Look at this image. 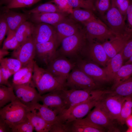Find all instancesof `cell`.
<instances>
[{"mask_svg":"<svg viewBox=\"0 0 132 132\" xmlns=\"http://www.w3.org/2000/svg\"><path fill=\"white\" fill-rule=\"evenodd\" d=\"M112 0H96L94 6L96 11L101 17L110 7Z\"/></svg>","mask_w":132,"mask_h":132,"instance_id":"60d3db41","label":"cell"},{"mask_svg":"<svg viewBox=\"0 0 132 132\" xmlns=\"http://www.w3.org/2000/svg\"><path fill=\"white\" fill-rule=\"evenodd\" d=\"M129 5L127 11L125 28L124 34L132 38V0H129Z\"/></svg>","mask_w":132,"mask_h":132,"instance_id":"ab89813d","label":"cell"},{"mask_svg":"<svg viewBox=\"0 0 132 132\" xmlns=\"http://www.w3.org/2000/svg\"><path fill=\"white\" fill-rule=\"evenodd\" d=\"M88 42L84 30L81 29L74 34L63 40L60 47L57 50V55L75 62L81 58Z\"/></svg>","mask_w":132,"mask_h":132,"instance_id":"7a4b0ae2","label":"cell"},{"mask_svg":"<svg viewBox=\"0 0 132 132\" xmlns=\"http://www.w3.org/2000/svg\"><path fill=\"white\" fill-rule=\"evenodd\" d=\"M132 114V98L124 97L119 116L117 120L121 125L125 123L126 119Z\"/></svg>","mask_w":132,"mask_h":132,"instance_id":"e575fe53","label":"cell"},{"mask_svg":"<svg viewBox=\"0 0 132 132\" xmlns=\"http://www.w3.org/2000/svg\"><path fill=\"white\" fill-rule=\"evenodd\" d=\"M9 53L8 50L0 49V60L4 58V57Z\"/></svg>","mask_w":132,"mask_h":132,"instance_id":"681fc988","label":"cell"},{"mask_svg":"<svg viewBox=\"0 0 132 132\" xmlns=\"http://www.w3.org/2000/svg\"><path fill=\"white\" fill-rule=\"evenodd\" d=\"M34 60L23 66L13 75L11 85L33 83L32 77Z\"/></svg>","mask_w":132,"mask_h":132,"instance_id":"cb8c5ba5","label":"cell"},{"mask_svg":"<svg viewBox=\"0 0 132 132\" xmlns=\"http://www.w3.org/2000/svg\"><path fill=\"white\" fill-rule=\"evenodd\" d=\"M32 80L34 86L41 95L66 88V82L54 76L45 69L40 67L35 61Z\"/></svg>","mask_w":132,"mask_h":132,"instance_id":"6da1fadb","label":"cell"},{"mask_svg":"<svg viewBox=\"0 0 132 132\" xmlns=\"http://www.w3.org/2000/svg\"><path fill=\"white\" fill-rule=\"evenodd\" d=\"M98 103L89 113L86 117L97 126L102 128H110L112 126V120L101 109Z\"/></svg>","mask_w":132,"mask_h":132,"instance_id":"d4e9b609","label":"cell"},{"mask_svg":"<svg viewBox=\"0 0 132 132\" xmlns=\"http://www.w3.org/2000/svg\"><path fill=\"white\" fill-rule=\"evenodd\" d=\"M34 130L32 124L27 119L13 126L11 128V132H32Z\"/></svg>","mask_w":132,"mask_h":132,"instance_id":"f35d334b","label":"cell"},{"mask_svg":"<svg viewBox=\"0 0 132 132\" xmlns=\"http://www.w3.org/2000/svg\"><path fill=\"white\" fill-rule=\"evenodd\" d=\"M9 30V27L7 22L1 14L0 17V44H2L6 35Z\"/></svg>","mask_w":132,"mask_h":132,"instance_id":"7bdbcfd3","label":"cell"},{"mask_svg":"<svg viewBox=\"0 0 132 132\" xmlns=\"http://www.w3.org/2000/svg\"><path fill=\"white\" fill-rule=\"evenodd\" d=\"M24 12L30 14L42 13H66L61 11L56 5L51 1L41 4L32 9L24 11Z\"/></svg>","mask_w":132,"mask_h":132,"instance_id":"d6a6232c","label":"cell"},{"mask_svg":"<svg viewBox=\"0 0 132 132\" xmlns=\"http://www.w3.org/2000/svg\"><path fill=\"white\" fill-rule=\"evenodd\" d=\"M132 63V55L125 62L124 64H126Z\"/></svg>","mask_w":132,"mask_h":132,"instance_id":"816d5d0a","label":"cell"},{"mask_svg":"<svg viewBox=\"0 0 132 132\" xmlns=\"http://www.w3.org/2000/svg\"><path fill=\"white\" fill-rule=\"evenodd\" d=\"M51 0L63 11L67 13L72 12V9L69 5L67 0Z\"/></svg>","mask_w":132,"mask_h":132,"instance_id":"ee69618b","label":"cell"},{"mask_svg":"<svg viewBox=\"0 0 132 132\" xmlns=\"http://www.w3.org/2000/svg\"><path fill=\"white\" fill-rule=\"evenodd\" d=\"M62 90L54 91L41 95L40 100L43 104L54 110L58 115L66 109Z\"/></svg>","mask_w":132,"mask_h":132,"instance_id":"ac0fdd59","label":"cell"},{"mask_svg":"<svg viewBox=\"0 0 132 132\" xmlns=\"http://www.w3.org/2000/svg\"><path fill=\"white\" fill-rule=\"evenodd\" d=\"M17 99L12 86L8 87L0 85V108Z\"/></svg>","mask_w":132,"mask_h":132,"instance_id":"1f68e13d","label":"cell"},{"mask_svg":"<svg viewBox=\"0 0 132 132\" xmlns=\"http://www.w3.org/2000/svg\"><path fill=\"white\" fill-rule=\"evenodd\" d=\"M123 50L110 59L104 68L110 81L113 80L117 73L123 65Z\"/></svg>","mask_w":132,"mask_h":132,"instance_id":"484cf974","label":"cell"},{"mask_svg":"<svg viewBox=\"0 0 132 132\" xmlns=\"http://www.w3.org/2000/svg\"><path fill=\"white\" fill-rule=\"evenodd\" d=\"M110 91L109 94L132 98V76L123 82Z\"/></svg>","mask_w":132,"mask_h":132,"instance_id":"f546056e","label":"cell"},{"mask_svg":"<svg viewBox=\"0 0 132 132\" xmlns=\"http://www.w3.org/2000/svg\"><path fill=\"white\" fill-rule=\"evenodd\" d=\"M124 98L109 94L107 97H103L98 104L110 120H117L120 114Z\"/></svg>","mask_w":132,"mask_h":132,"instance_id":"4fadbf2b","label":"cell"},{"mask_svg":"<svg viewBox=\"0 0 132 132\" xmlns=\"http://www.w3.org/2000/svg\"><path fill=\"white\" fill-rule=\"evenodd\" d=\"M65 87L69 89L92 90L99 89V85L76 66L70 73Z\"/></svg>","mask_w":132,"mask_h":132,"instance_id":"52a82bcc","label":"cell"},{"mask_svg":"<svg viewBox=\"0 0 132 132\" xmlns=\"http://www.w3.org/2000/svg\"><path fill=\"white\" fill-rule=\"evenodd\" d=\"M35 24L32 35L35 43L56 41L55 31L53 26L43 23Z\"/></svg>","mask_w":132,"mask_h":132,"instance_id":"e0dca14e","label":"cell"},{"mask_svg":"<svg viewBox=\"0 0 132 132\" xmlns=\"http://www.w3.org/2000/svg\"><path fill=\"white\" fill-rule=\"evenodd\" d=\"M70 18L75 22L82 24L99 19L93 13L89 10L81 8H74L71 13Z\"/></svg>","mask_w":132,"mask_h":132,"instance_id":"4316f807","label":"cell"},{"mask_svg":"<svg viewBox=\"0 0 132 132\" xmlns=\"http://www.w3.org/2000/svg\"><path fill=\"white\" fill-rule=\"evenodd\" d=\"M67 132H102L103 128L94 124L86 117L77 119L66 124Z\"/></svg>","mask_w":132,"mask_h":132,"instance_id":"ffe728a7","label":"cell"},{"mask_svg":"<svg viewBox=\"0 0 132 132\" xmlns=\"http://www.w3.org/2000/svg\"><path fill=\"white\" fill-rule=\"evenodd\" d=\"M7 34L2 48L7 50L16 49L20 44L16 38L15 32L9 30Z\"/></svg>","mask_w":132,"mask_h":132,"instance_id":"d590c367","label":"cell"},{"mask_svg":"<svg viewBox=\"0 0 132 132\" xmlns=\"http://www.w3.org/2000/svg\"><path fill=\"white\" fill-rule=\"evenodd\" d=\"M12 0H0V5L5 4L6 6L8 5Z\"/></svg>","mask_w":132,"mask_h":132,"instance_id":"f907efd6","label":"cell"},{"mask_svg":"<svg viewBox=\"0 0 132 132\" xmlns=\"http://www.w3.org/2000/svg\"><path fill=\"white\" fill-rule=\"evenodd\" d=\"M29 111V108L17 99L1 108L0 119L11 128L14 125L26 120Z\"/></svg>","mask_w":132,"mask_h":132,"instance_id":"3957f363","label":"cell"},{"mask_svg":"<svg viewBox=\"0 0 132 132\" xmlns=\"http://www.w3.org/2000/svg\"><path fill=\"white\" fill-rule=\"evenodd\" d=\"M104 95L95 97L65 109L58 115L60 121L62 123L66 124L82 118L100 102Z\"/></svg>","mask_w":132,"mask_h":132,"instance_id":"277c9868","label":"cell"},{"mask_svg":"<svg viewBox=\"0 0 132 132\" xmlns=\"http://www.w3.org/2000/svg\"><path fill=\"white\" fill-rule=\"evenodd\" d=\"M126 132H132V128H128Z\"/></svg>","mask_w":132,"mask_h":132,"instance_id":"db71d44e","label":"cell"},{"mask_svg":"<svg viewBox=\"0 0 132 132\" xmlns=\"http://www.w3.org/2000/svg\"><path fill=\"white\" fill-rule=\"evenodd\" d=\"M13 50L12 53V57L19 60L22 66L33 61L35 56V46L32 36Z\"/></svg>","mask_w":132,"mask_h":132,"instance_id":"5bb4252c","label":"cell"},{"mask_svg":"<svg viewBox=\"0 0 132 132\" xmlns=\"http://www.w3.org/2000/svg\"><path fill=\"white\" fill-rule=\"evenodd\" d=\"M0 65L7 70L12 75L17 72L22 67L18 59L12 58H5L0 60Z\"/></svg>","mask_w":132,"mask_h":132,"instance_id":"836d02e7","label":"cell"},{"mask_svg":"<svg viewBox=\"0 0 132 132\" xmlns=\"http://www.w3.org/2000/svg\"><path fill=\"white\" fill-rule=\"evenodd\" d=\"M132 76V63L123 65L117 73L113 80L112 89Z\"/></svg>","mask_w":132,"mask_h":132,"instance_id":"4dcf8cb0","label":"cell"},{"mask_svg":"<svg viewBox=\"0 0 132 132\" xmlns=\"http://www.w3.org/2000/svg\"><path fill=\"white\" fill-rule=\"evenodd\" d=\"M101 18V21L117 35H124L126 18L117 7L115 0H112L110 7Z\"/></svg>","mask_w":132,"mask_h":132,"instance_id":"ba28073f","label":"cell"},{"mask_svg":"<svg viewBox=\"0 0 132 132\" xmlns=\"http://www.w3.org/2000/svg\"><path fill=\"white\" fill-rule=\"evenodd\" d=\"M105 66L109 60L102 44L96 41L89 42L83 50L81 58Z\"/></svg>","mask_w":132,"mask_h":132,"instance_id":"30bf717a","label":"cell"},{"mask_svg":"<svg viewBox=\"0 0 132 132\" xmlns=\"http://www.w3.org/2000/svg\"><path fill=\"white\" fill-rule=\"evenodd\" d=\"M116 5L119 10L126 18L127 11L128 7L129 0H115Z\"/></svg>","mask_w":132,"mask_h":132,"instance_id":"bcb514c9","label":"cell"},{"mask_svg":"<svg viewBox=\"0 0 132 132\" xmlns=\"http://www.w3.org/2000/svg\"><path fill=\"white\" fill-rule=\"evenodd\" d=\"M67 13L59 12L35 13L31 14L30 18L35 23H43L54 26L66 17Z\"/></svg>","mask_w":132,"mask_h":132,"instance_id":"603a6c76","label":"cell"},{"mask_svg":"<svg viewBox=\"0 0 132 132\" xmlns=\"http://www.w3.org/2000/svg\"><path fill=\"white\" fill-rule=\"evenodd\" d=\"M132 55V38L127 41L123 49L122 57L124 61L127 60Z\"/></svg>","mask_w":132,"mask_h":132,"instance_id":"f6af8a7d","label":"cell"},{"mask_svg":"<svg viewBox=\"0 0 132 132\" xmlns=\"http://www.w3.org/2000/svg\"><path fill=\"white\" fill-rule=\"evenodd\" d=\"M30 111L52 124L60 122L58 115L54 110L37 102L29 108Z\"/></svg>","mask_w":132,"mask_h":132,"instance_id":"7402d4cb","label":"cell"},{"mask_svg":"<svg viewBox=\"0 0 132 132\" xmlns=\"http://www.w3.org/2000/svg\"><path fill=\"white\" fill-rule=\"evenodd\" d=\"M53 26L55 31L58 47L63 39L74 34L82 29L76 23V22L66 17Z\"/></svg>","mask_w":132,"mask_h":132,"instance_id":"2e32d148","label":"cell"},{"mask_svg":"<svg viewBox=\"0 0 132 132\" xmlns=\"http://www.w3.org/2000/svg\"><path fill=\"white\" fill-rule=\"evenodd\" d=\"M11 132V128L5 122L0 119V132Z\"/></svg>","mask_w":132,"mask_h":132,"instance_id":"7dc6e473","label":"cell"},{"mask_svg":"<svg viewBox=\"0 0 132 132\" xmlns=\"http://www.w3.org/2000/svg\"><path fill=\"white\" fill-rule=\"evenodd\" d=\"M109 92L99 89L89 90L65 89L62 90L66 109L95 97L108 94Z\"/></svg>","mask_w":132,"mask_h":132,"instance_id":"8992f818","label":"cell"},{"mask_svg":"<svg viewBox=\"0 0 132 132\" xmlns=\"http://www.w3.org/2000/svg\"><path fill=\"white\" fill-rule=\"evenodd\" d=\"M6 20L9 30L15 32L22 24L30 18L31 14L22 13L6 9L1 14Z\"/></svg>","mask_w":132,"mask_h":132,"instance_id":"44dd1931","label":"cell"},{"mask_svg":"<svg viewBox=\"0 0 132 132\" xmlns=\"http://www.w3.org/2000/svg\"><path fill=\"white\" fill-rule=\"evenodd\" d=\"M75 62L76 66L98 83L110 81L104 68L98 65L81 58Z\"/></svg>","mask_w":132,"mask_h":132,"instance_id":"7c38bea8","label":"cell"},{"mask_svg":"<svg viewBox=\"0 0 132 132\" xmlns=\"http://www.w3.org/2000/svg\"><path fill=\"white\" fill-rule=\"evenodd\" d=\"M12 86L17 99L29 108L40 101L41 95L33 83Z\"/></svg>","mask_w":132,"mask_h":132,"instance_id":"8fae6325","label":"cell"},{"mask_svg":"<svg viewBox=\"0 0 132 132\" xmlns=\"http://www.w3.org/2000/svg\"><path fill=\"white\" fill-rule=\"evenodd\" d=\"M27 117L33 126L34 130L37 132H50L54 124L48 123L39 116L29 110Z\"/></svg>","mask_w":132,"mask_h":132,"instance_id":"83f0119b","label":"cell"},{"mask_svg":"<svg viewBox=\"0 0 132 132\" xmlns=\"http://www.w3.org/2000/svg\"><path fill=\"white\" fill-rule=\"evenodd\" d=\"M35 57L46 66L57 56L56 40L35 43Z\"/></svg>","mask_w":132,"mask_h":132,"instance_id":"9a60e30c","label":"cell"},{"mask_svg":"<svg viewBox=\"0 0 132 132\" xmlns=\"http://www.w3.org/2000/svg\"><path fill=\"white\" fill-rule=\"evenodd\" d=\"M42 0H12L5 7L6 9L28 7Z\"/></svg>","mask_w":132,"mask_h":132,"instance_id":"8d00e7d4","label":"cell"},{"mask_svg":"<svg viewBox=\"0 0 132 132\" xmlns=\"http://www.w3.org/2000/svg\"><path fill=\"white\" fill-rule=\"evenodd\" d=\"M125 123L126 124L128 128H132V114L126 119Z\"/></svg>","mask_w":132,"mask_h":132,"instance_id":"c3c4849f","label":"cell"},{"mask_svg":"<svg viewBox=\"0 0 132 132\" xmlns=\"http://www.w3.org/2000/svg\"><path fill=\"white\" fill-rule=\"evenodd\" d=\"M76 66L75 62L57 55L45 69L54 76L66 82L70 71Z\"/></svg>","mask_w":132,"mask_h":132,"instance_id":"9c48e42d","label":"cell"},{"mask_svg":"<svg viewBox=\"0 0 132 132\" xmlns=\"http://www.w3.org/2000/svg\"><path fill=\"white\" fill-rule=\"evenodd\" d=\"M34 24L26 21L20 26L15 32L17 39L20 44L31 36L33 33Z\"/></svg>","mask_w":132,"mask_h":132,"instance_id":"f1b7e54d","label":"cell"},{"mask_svg":"<svg viewBox=\"0 0 132 132\" xmlns=\"http://www.w3.org/2000/svg\"><path fill=\"white\" fill-rule=\"evenodd\" d=\"M94 5V4L96 0H87Z\"/></svg>","mask_w":132,"mask_h":132,"instance_id":"f5cc1de1","label":"cell"},{"mask_svg":"<svg viewBox=\"0 0 132 132\" xmlns=\"http://www.w3.org/2000/svg\"><path fill=\"white\" fill-rule=\"evenodd\" d=\"M67 1L72 8H81L93 11H96L94 5L87 0H67Z\"/></svg>","mask_w":132,"mask_h":132,"instance_id":"74e56055","label":"cell"},{"mask_svg":"<svg viewBox=\"0 0 132 132\" xmlns=\"http://www.w3.org/2000/svg\"><path fill=\"white\" fill-rule=\"evenodd\" d=\"M130 39L125 35L116 36L102 43L109 60L122 50L127 42Z\"/></svg>","mask_w":132,"mask_h":132,"instance_id":"d6986e66","label":"cell"},{"mask_svg":"<svg viewBox=\"0 0 132 132\" xmlns=\"http://www.w3.org/2000/svg\"><path fill=\"white\" fill-rule=\"evenodd\" d=\"M12 75L6 69L0 66V85H3L8 87L12 86L8 81L9 77Z\"/></svg>","mask_w":132,"mask_h":132,"instance_id":"b9f144b4","label":"cell"},{"mask_svg":"<svg viewBox=\"0 0 132 132\" xmlns=\"http://www.w3.org/2000/svg\"><path fill=\"white\" fill-rule=\"evenodd\" d=\"M88 42H97L101 44L117 35L101 20L90 21L83 24Z\"/></svg>","mask_w":132,"mask_h":132,"instance_id":"5b68a950","label":"cell"}]
</instances>
